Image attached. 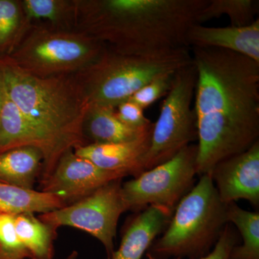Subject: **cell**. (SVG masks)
Instances as JSON below:
<instances>
[{
  "instance_id": "1",
  "label": "cell",
  "mask_w": 259,
  "mask_h": 259,
  "mask_svg": "<svg viewBox=\"0 0 259 259\" xmlns=\"http://www.w3.org/2000/svg\"><path fill=\"white\" fill-rule=\"evenodd\" d=\"M191 54L201 176L259 141V63L223 49L192 48Z\"/></svg>"
},
{
  "instance_id": "2",
  "label": "cell",
  "mask_w": 259,
  "mask_h": 259,
  "mask_svg": "<svg viewBox=\"0 0 259 259\" xmlns=\"http://www.w3.org/2000/svg\"><path fill=\"white\" fill-rule=\"evenodd\" d=\"M208 0H75L74 29L128 54L188 48L187 32L198 24ZM190 49V48H189Z\"/></svg>"
},
{
  "instance_id": "3",
  "label": "cell",
  "mask_w": 259,
  "mask_h": 259,
  "mask_svg": "<svg viewBox=\"0 0 259 259\" xmlns=\"http://www.w3.org/2000/svg\"><path fill=\"white\" fill-rule=\"evenodd\" d=\"M0 74L12 101L61 156L88 145L83 123L90 105L73 75L32 76L5 56Z\"/></svg>"
},
{
  "instance_id": "4",
  "label": "cell",
  "mask_w": 259,
  "mask_h": 259,
  "mask_svg": "<svg viewBox=\"0 0 259 259\" xmlns=\"http://www.w3.org/2000/svg\"><path fill=\"white\" fill-rule=\"evenodd\" d=\"M189 48L128 54L109 47L93 64L73 75L90 106L116 108L146 83L192 64Z\"/></svg>"
},
{
  "instance_id": "5",
  "label": "cell",
  "mask_w": 259,
  "mask_h": 259,
  "mask_svg": "<svg viewBox=\"0 0 259 259\" xmlns=\"http://www.w3.org/2000/svg\"><path fill=\"white\" fill-rule=\"evenodd\" d=\"M227 207L210 175H201L177 204L163 235L153 242L146 256L195 259L207 255L228 223Z\"/></svg>"
},
{
  "instance_id": "6",
  "label": "cell",
  "mask_w": 259,
  "mask_h": 259,
  "mask_svg": "<svg viewBox=\"0 0 259 259\" xmlns=\"http://www.w3.org/2000/svg\"><path fill=\"white\" fill-rule=\"evenodd\" d=\"M105 47L76 29L56 28L46 23H31L5 57L32 76H67L77 74L93 64Z\"/></svg>"
},
{
  "instance_id": "7",
  "label": "cell",
  "mask_w": 259,
  "mask_h": 259,
  "mask_svg": "<svg viewBox=\"0 0 259 259\" xmlns=\"http://www.w3.org/2000/svg\"><path fill=\"white\" fill-rule=\"evenodd\" d=\"M197 71L193 63L177 71L153 122L151 141L143 161L144 172L174 157L197 140L193 100Z\"/></svg>"
},
{
  "instance_id": "8",
  "label": "cell",
  "mask_w": 259,
  "mask_h": 259,
  "mask_svg": "<svg viewBox=\"0 0 259 259\" xmlns=\"http://www.w3.org/2000/svg\"><path fill=\"white\" fill-rule=\"evenodd\" d=\"M197 158V144L189 145L168 161L122 184L126 211L136 212L157 205L174 212L194 186Z\"/></svg>"
},
{
  "instance_id": "9",
  "label": "cell",
  "mask_w": 259,
  "mask_h": 259,
  "mask_svg": "<svg viewBox=\"0 0 259 259\" xmlns=\"http://www.w3.org/2000/svg\"><path fill=\"white\" fill-rule=\"evenodd\" d=\"M122 184V180L113 181L74 203L37 218L56 229L69 226L86 232L102 243L109 256L115 250L119 218L126 212Z\"/></svg>"
},
{
  "instance_id": "10",
  "label": "cell",
  "mask_w": 259,
  "mask_h": 259,
  "mask_svg": "<svg viewBox=\"0 0 259 259\" xmlns=\"http://www.w3.org/2000/svg\"><path fill=\"white\" fill-rule=\"evenodd\" d=\"M125 177L123 174L97 166L71 150L61 156L50 176L39 183L40 191L56 196L69 205Z\"/></svg>"
},
{
  "instance_id": "11",
  "label": "cell",
  "mask_w": 259,
  "mask_h": 259,
  "mask_svg": "<svg viewBox=\"0 0 259 259\" xmlns=\"http://www.w3.org/2000/svg\"><path fill=\"white\" fill-rule=\"evenodd\" d=\"M225 204L244 199L259 206V141L244 152L223 160L209 174Z\"/></svg>"
},
{
  "instance_id": "12",
  "label": "cell",
  "mask_w": 259,
  "mask_h": 259,
  "mask_svg": "<svg viewBox=\"0 0 259 259\" xmlns=\"http://www.w3.org/2000/svg\"><path fill=\"white\" fill-rule=\"evenodd\" d=\"M19 147L36 148L42 153L44 161L39 182L50 176L61 158L54 146L12 101L3 82L0 109V153Z\"/></svg>"
},
{
  "instance_id": "13",
  "label": "cell",
  "mask_w": 259,
  "mask_h": 259,
  "mask_svg": "<svg viewBox=\"0 0 259 259\" xmlns=\"http://www.w3.org/2000/svg\"><path fill=\"white\" fill-rule=\"evenodd\" d=\"M173 211L150 205L126 222L120 246L105 259H142L153 242L166 229Z\"/></svg>"
},
{
  "instance_id": "14",
  "label": "cell",
  "mask_w": 259,
  "mask_h": 259,
  "mask_svg": "<svg viewBox=\"0 0 259 259\" xmlns=\"http://www.w3.org/2000/svg\"><path fill=\"white\" fill-rule=\"evenodd\" d=\"M188 48H211L241 54L259 63V20L243 27H207L195 24L186 37Z\"/></svg>"
},
{
  "instance_id": "15",
  "label": "cell",
  "mask_w": 259,
  "mask_h": 259,
  "mask_svg": "<svg viewBox=\"0 0 259 259\" xmlns=\"http://www.w3.org/2000/svg\"><path fill=\"white\" fill-rule=\"evenodd\" d=\"M151 135V131L129 142L88 144L76 148L74 152L103 169L136 177L144 172L143 161L150 146Z\"/></svg>"
},
{
  "instance_id": "16",
  "label": "cell",
  "mask_w": 259,
  "mask_h": 259,
  "mask_svg": "<svg viewBox=\"0 0 259 259\" xmlns=\"http://www.w3.org/2000/svg\"><path fill=\"white\" fill-rule=\"evenodd\" d=\"M153 124L137 129L121 122L115 109L90 106L83 123V134L88 144H109L129 142L144 137L152 130Z\"/></svg>"
},
{
  "instance_id": "17",
  "label": "cell",
  "mask_w": 259,
  "mask_h": 259,
  "mask_svg": "<svg viewBox=\"0 0 259 259\" xmlns=\"http://www.w3.org/2000/svg\"><path fill=\"white\" fill-rule=\"evenodd\" d=\"M42 153L34 147H19L0 153V182L33 190L41 172Z\"/></svg>"
},
{
  "instance_id": "18",
  "label": "cell",
  "mask_w": 259,
  "mask_h": 259,
  "mask_svg": "<svg viewBox=\"0 0 259 259\" xmlns=\"http://www.w3.org/2000/svg\"><path fill=\"white\" fill-rule=\"evenodd\" d=\"M66 204L53 194L0 182V213L18 215L41 214L62 208Z\"/></svg>"
},
{
  "instance_id": "19",
  "label": "cell",
  "mask_w": 259,
  "mask_h": 259,
  "mask_svg": "<svg viewBox=\"0 0 259 259\" xmlns=\"http://www.w3.org/2000/svg\"><path fill=\"white\" fill-rule=\"evenodd\" d=\"M15 228L28 259H54L57 231L32 213L15 216Z\"/></svg>"
},
{
  "instance_id": "20",
  "label": "cell",
  "mask_w": 259,
  "mask_h": 259,
  "mask_svg": "<svg viewBox=\"0 0 259 259\" xmlns=\"http://www.w3.org/2000/svg\"><path fill=\"white\" fill-rule=\"evenodd\" d=\"M227 220L238 228L242 244L232 250L230 259H259V212L245 210L236 202L228 204Z\"/></svg>"
},
{
  "instance_id": "21",
  "label": "cell",
  "mask_w": 259,
  "mask_h": 259,
  "mask_svg": "<svg viewBox=\"0 0 259 259\" xmlns=\"http://www.w3.org/2000/svg\"><path fill=\"white\" fill-rule=\"evenodd\" d=\"M29 23L44 20L56 28L74 29L75 0H21Z\"/></svg>"
},
{
  "instance_id": "22",
  "label": "cell",
  "mask_w": 259,
  "mask_h": 259,
  "mask_svg": "<svg viewBox=\"0 0 259 259\" xmlns=\"http://www.w3.org/2000/svg\"><path fill=\"white\" fill-rule=\"evenodd\" d=\"M258 0H208L199 13L198 24L202 25L226 15L232 26H246L255 21V16L258 13Z\"/></svg>"
},
{
  "instance_id": "23",
  "label": "cell",
  "mask_w": 259,
  "mask_h": 259,
  "mask_svg": "<svg viewBox=\"0 0 259 259\" xmlns=\"http://www.w3.org/2000/svg\"><path fill=\"white\" fill-rule=\"evenodd\" d=\"M30 25L21 1L0 0V54L8 55Z\"/></svg>"
},
{
  "instance_id": "24",
  "label": "cell",
  "mask_w": 259,
  "mask_h": 259,
  "mask_svg": "<svg viewBox=\"0 0 259 259\" xmlns=\"http://www.w3.org/2000/svg\"><path fill=\"white\" fill-rule=\"evenodd\" d=\"M15 216L0 213V249L15 259H28V253L19 239Z\"/></svg>"
},
{
  "instance_id": "25",
  "label": "cell",
  "mask_w": 259,
  "mask_h": 259,
  "mask_svg": "<svg viewBox=\"0 0 259 259\" xmlns=\"http://www.w3.org/2000/svg\"><path fill=\"white\" fill-rule=\"evenodd\" d=\"M176 73L158 76L140 89L128 100L146 110L162 97L166 96Z\"/></svg>"
},
{
  "instance_id": "26",
  "label": "cell",
  "mask_w": 259,
  "mask_h": 259,
  "mask_svg": "<svg viewBox=\"0 0 259 259\" xmlns=\"http://www.w3.org/2000/svg\"><path fill=\"white\" fill-rule=\"evenodd\" d=\"M117 118L134 128H145L152 124L144 115V110L135 102L127 100L115 108Z\"/></svg>"
},
{
  "instance_id": "27",
  "label": "cell",
  "mask_w": 259,
  "mask_h": 259,
  "mask_svg": "<svg viewBox=\"0 0 259 259\" xmlns=\"http://www.w3.org/2000/svg\"><path fill=\"white\" fill-rule=\"evenodd\" d=\"M238 242L236 230L228 223L211 251L201 258L195 259H230L232 250ZM171 259H184L175 258Z\"/></svg>"
},
{
  "instance_id": "28",
  "label": "cell",
  "mask_w": 259,
  "mask_h": 259,
  "mask_svg": "<svg viewBox=\"0 0 259 259\" xmlns=\"http://www.w3.org/2000/svg\"><path fill=\"white\" fill-rule=\"evenodd\" d=\"M78 252L76 251V250H74V251L71 252V253L67 257H66V259H78Z\"/></svg>"
},
{
  "instance_id": "29",
  "label": "cell",
  "mask_w": 259,
  "mask_h": 259,
  "mask_svg": "<svg viewBox=\"0 0 259 259\" xmlns=\"http://www.w3.org/2000/svg\"><path fill=\"white\" fill-rule=\"evenodd\" d=\"M2 94H3V80H2L1 74H0V109H1Z\"/></svg>"
},
{
  "instance_id": "30",
  "label": "cell",
  "mask_w": 259,
  "mask_h": 259,
  "mask_svg": "<svg viewBox=\"0 0 259 259\" xmlns=\"http://www.w3.org/2000/svg\"><path fill=\"white\" fill-rule=\"evenodd\" d=\"M0 259H15L11 258V257L8 256V255L5 254L4 252L0 249Z\"/></svg>"
}]
</instances>
